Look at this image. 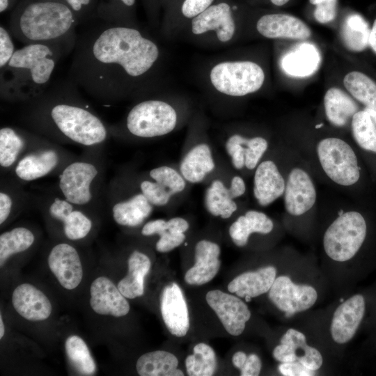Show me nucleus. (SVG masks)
I'll return each instance as SVG.
<instances>
[{
	"label": "nucleus",
	"mask_w": 376,
	"mask_h": 376,
	"mask_svg": "<svg viewBox=\"0 0 376 376\" xmlns=\"http://www.w3.org/2000/svg\"><path fill=\"white\" fill-rule=\"evenodd\" d=\"M159 56L155 42L137 29L103 24L78 36L68 77L91 96L109 101L149 73Z\"/></svg>",
	"instance_id": "f257e3e1"
},
{
	"label": "nucleus",
	"mask_w": 376,
	"mask_h": 376,
	"mask_svg": "<svg viewBox=\"0 0 376 376\" xmlns=\"http://www.w3.org/2000/svg\"><path fill=\"white\" fill-rule=\"evenodd\" d=\"M78 88L68 77L49 85L31 101V124L39 130H54L81 145L99 144L107 136V127L84 104Z\"/></svg>",
	"instance_id": "f03ea898"
},
{
	"label": "nucleus",
	"mask_w": 376,
	"mask_h": 376,
	"mask_svg": "<svg viewBox=\"0 0 376 376\" xmlns=\"http://www.w3.org/2000/svg\"><path fill=\"white\" fill-rule=\"evenodd\" d=\"M75 47L65 42L26 44L16 49L10 61L0 68V94L3 100L27 102L43 93L59 61Z\"/></svg>",
	"instance_id": "7ed1b4c3"
},
{
	"label": "nucleus",
	"mask_w": 376,
	"mask_h": 376,
	"mask_svg": "<svg viewBox=\"0 0 376 376\" xmlns=\"http://www.w3.org/2000/svg\"><path fill=\"white\" fill-rule=\"evenodd\" d=\"M77 24L64 0H29L14 13L9 31L25 45L65 42L75 47Z\"/></svg>",
	"instance_id": "20e7f679"
},
{
	"label": "nucleus",
	"mask_w": 376,
	"mask_h": 376,
	"mask_svg": "<svg viewBox=\"0 0 376 376\" xmlns=\"http://www.w3.org/2000/svg\"><path fill=\"white\" fill-rule=\"evenodd\" d=\"M368 233V223L363 214L354 210L343 212L332 222L324 235V251L335 261L350 260L361 250Z\"/></svg>",
	"instance_id": "39448f33"
},
{
	"label": "nucleus",
	"mask_w": 376,
	"mask_h": 376,
	"mask_svg": "<svg viewBox=\"0 0 376 376\" xmlns=\"http://www.w3.org/2000/svg\"><path fill=\"white\" fill-rule=\"evenodd\" d=\"M320 163L327 175L342 186H352L361 178V167L352 148L343 140L329 137L317 146Z\"/></svg>",
	"instance_id": "423d86ee"
},
{
	"label": "nucleus",
	"mask_w": 376,
	"mask_h": 376,
	"mask_svg": "<svg viewBox=\"0 0 376 376\" xmlns=\"http://www.w3.org/2000/svg\"><path fill=\"white\" fill-rule=\"evenodd\" d=\"M176 123V112L170 104L162 100H147L129 111L126 128L135 136L152 138L171 132Z\"/></svg>",
	"instance_id": "0eeeda50"
},
{
	"label": "nucleus",
	"mask_w": 376,
	"mask_h": 376,
	"mask_svg": "<svg viewBox=\"0 0 376 376\" xmlns=\"http://www.w3.org/2000/svg\"><path fill=\"white\" fill-rule=\"evenodd\" d=\"M210 80L219 92L230 96H243L259 90L263 84V69L251 61L223 62L211 70Z\"/></svg>",
	"instance_id": "6e6552de"
},
{
	"label": "nucleus",
	"mask_w": 376,
	"mask_h": 376,
	"mask_svg": "<svg viewBox=\"0 0 376 376\" xmlns=\"http://www.w3.org/2000/svg\"><path fill=\"white\" fill-rule=\"evenodd\" d=\"M268 296L287 318L311 308L318 299L317 291L313 287L295 284L287 276L276 277Z\"/></svg>",
	"instance_id": "1a4fd4ad"
},
{
	"label": "nucleus",
	"mask_w": 376,
	"mask_h": 376,
	"mask_svg": "<svg viewBox=\"0 0 376 376\" xmlns=\"http://www.w3.org/2000/svg\"><path fill=\"white\" fill-rule=\"evenodd\" d=\"M205 299L229 334H242L251 318V311L242 299L219 290L209 291Z\"/></svg>",
	"instance_id": "9d476101"
},
{
	"label": "nucleus",
	"mask_w": 376,
	"mask_h": 376,
	"mask_svg": "<svg viewBox=\"0 0 376 376\" xmlns=\"http://www.w3.org/2000/svg\"><path fill=\"white\" fill-rule=\"evenodd\" d=\"M97 173L96 167L88 162L69 164L59 178V188L65 198L74 205L88 203L92 198L91 185Z\"/></svg>",
	"instance_id": "9b49d317"
},
{
	"label": "nucleus",
	"mask_w": 376,
	"mask_h": 376,
	"mask_svg": "<svg viewBox=\"0 0 376 376\" xmlns=\"http://www.w3.org/2000/svg\"><path fill=\"white\" fill-rule=\"evenodd\" d=\"M366 308V300L362 294L354 295L337 307L330 327L334 342L345 344L352 339L364 318Z\"/></svg>",
	"instance_id": "f8f14e48"
},
{
	"label": "nucleus",
	"mask_w": 376,
	"mask_h": 376,
	"mask_svg": "<svg viewBox=\"0 0 376 376\" xmlns=\"http://www.w3.org/2000/svg\"><path fill=\"white\" fill-rule=\"evenodd\" d=\"M160 309L169 332L177 337L185 336L189 328V311L183 292L177 283L169 284L164 288Z\"/></svg>",
	"instance_id": "ddd939ff"
},
{
	"label": "nucleus",
	"mask_w": 376,
	"mask_h": 376,
	"mask_svg": "<svg viewBox=\"0 0 376 376\" xmlns=\"http://www.w3.org/2000/svg\"><path fill=\"white\" fill-rule=\"evenodd\" d=\"M315 201L316 191L309 175L301 169H293L284 191L286 211L294 216L301 215L313 206Z\"/></svg>",
	"instance_id": "4468645a"
},
{
	"label": "nucleus",
	"mask_w": 376,
	"mask_h": 376,
	"mask_svg": "<svg viewBox=\"0 0 376 376\" xmlns=\"http://www.w3.org/2000/svg\"><path fill=\"white\" fill-rule=\"evenodd\" d=\"M49 267L60 284L72 290L81 283L83 269L77 250L71 245L61 243L52 249L48 257Z\"/></svg>",
	"instance_id": "2eb2a0df"
},
{
	"label": "nucleus",
	"mask_w": 376,
	"mask_h": 376,
	"mask_svg": "<svg viewBox=\"0 0 376 376\" xmlns=\"http://www.w3.org/2000/svg\"><path fill=\"white\" fill-rule=\"evenodd\" d=\"M235 29L233 8L226 1L212 3L191 19V30L194 34L216 31L217 38L221 42L230 40Z\"/></svg>",
	"instance_id": "dca6fc26"
},
{
	"label": "nucleus",
	"mask_w": 376,
	"mask_h": 376,
	"mask_svg": "<svg viewBox=\"0 0 376 376\" xmlns=\"http://www.w3.org/2000/svg\"><path fill=\"white\" fill-rule=\"evenodd\" d=\"M90 304L100 315L122 317L130 311V304L118 287L107 277L100 276L91 285Z\"/></svg>",
	"instance_id": "f3484780"
},
{
	"label": "nucleus",
	"mask_w": 376,
	"mask_h": 376,
	"mask_svg": "<svg viewBox=\"0 0 376 376\" xmlns=\"http://www.w3.org/2000/svg\"><path fill=\"white\" fill-rule=\"evenodd\" d=\"M219 246L213 242L203 240L195 246V264L185 275L189 285H203L212 281L217 274L221 261Z\"/></svg>",
	"instance_id": "a211bd4d"
},
{
	"label": "nucleus",
	"mask_w": 376,
	"mask_h": 376,
	"mask_svg": "<svg viewBox=\"0 0 376 376\" xmlns=\"http://www.w3.org/2000/svg\"><path fill=\"white\" fill-rule=\"evenodd\" d=\"M258 31L268 38L305 40L310 37V28L300 19L288 14L263 15L256 24Z\"/></svg>",
	"instance_id": "6ab92c4d"
},
{
	"label": "nucleus",
	"mask_w": 376,
	"mask_h": 376,
	"mask_svg": "<svg viewBox=\"0 0 376 376\" xmlns=\"http://www.w3.org/2000/svg\"><path fill=\"white\" fill-rule=\"evenodd\" d=\"M12 302L15 311L30 321L46 320L52 310L46 295L29 283L21 284L14 290Z\"/></svg>",
	"instance_id": "aec40b11"
},
{
	"label": "nucleus",
	"mask_w": 376,
	"mask_h": 376,
	"mask_svg": "<svg viewBox=\"0 0 376 376\" xmlns=\"http://www.w3.org/2000/svg\"><path fill=\"white\" fill-rule=\"evenodd\" d=\"M285 182L274 162L267 160L257 167L253 179V195L261 206H267L285 191Z\"/></svg>",
	"instance_id": "412c9836"
},
{
	"label": "nucleus",
	"mask_w": 376,
	"mask_h": 376,
	"mask_svg": "<svg viewBox=\"0 0 376 376\" xmlns=\"http://www.w3.org/2000/svg\"><path fill=\"white\" fill-rule=\"evenodd\" d=\"M276 275V269L273 266L246 272L233 279L228 285V290L249 301L251 298L269 292Z\"/></svg>",
	"instance_id": "4be33fe9"
},
{
	"label": "nucleus",
	"mask_w": 376,
	"mask_h": 376,
	"mask_svg": "<svg viewBox=\"0 0 376 376\" xmlns=\"http://www.w3.org/2000/svg\"><path fill=\"white\" fill-rule=\"evenodd\" d=\"M320 61L318 49L309 42H302L283 56L281 67L285 73L291 77H306L318 70Z\"/></svg>",
	"instance_id": "5701e85b"
},
{
	"label": "nucleus",
	"mask_w": 376,
	"mask_h": 376,
	"mask_svg": "<svg viewBox=\"0 0 376 376\" xmlns=\"http://www.w3.org/2000/svg\"><path fill=\"white\" fill-rule=\"evenodd\" d=\"M150 267V260L146 254L139 251L131 253L128 259V273L117 285L126 298L132 299L143 295L144 278Z\"/></svg>",
	"instance_id": "b1692460"
},
{
	"label": "nucleus",
	"mask_w": 376,
	"mask_h": 376,
	"mask_svg": "<svg viewBox=\"0 0 376 376\" xmlns=\"http://www.w3.org/2000/svg\"><path fill=\"white\" fill-rule=\"evenodd\" d=\"M214 166L210 148L205 143H201L193 147L185 155L180 170L186 180L197 183L212 171Z\"/></svg>",
	"instance_id": "393cba45"
},
{
	"label": "nucleus",
	"mask_w": 376,
	"mask_h": 376,
	"mask_svg": "<svg viewBox=\"0 0 376 376\" xmlns=\"http://www.w3.org/2000/svg\"><path fill=\"white\" fill-rule=\"evenodd\" d=\"M273 228V221L265 213L249 210L231 224L229 235L234 244L242 247L247 244L251 233L267 234Z\"/></svg>",
	"instance_id": "a878e982"
},
{
	"label": "nucleus",
	"mask_w": 376,
	"mask_h": 376,
	"mask_svg": "<svg viewBox=\"0 0 376 376\" xmlns=\"http://www.w3.org/2000/svg\"><path fill=\"white\" fill-rule=\"evenodd\" d=\"M178 360L172 353L156 350L141 355L137 360L136 368L141 376H183L178 369Z\"/></svg>",
	"instance_id": "bb28decb"
},
{
	"label": "nucleus",
	"mask_w": 376,
	"mask_h": 376,
	"mask_svg": "<svg viewBox=\"0 0 376 376\" xmlns=\"http://www.w3.org/2000/svg\"><path fill=\"white\" fill-rule=\"evenodd\" d=\"M324 106L328 120L336 127L346 125L358 111L354 100L340 88H330L325 93Z\"/></svg>",
	"instance_id": "cd10ccee"
},
{
	"label": "nucleus",
	"mask_w": 376,
	"mask_h": 376,
	"mask_svg": "<svg viewBox=\"0 0 376 376\" xmlns=\"http://www.w3.org/2000/svg\"><path fill=\"white\" fill-rule=\"evenodd\" d=\"M58 162V156L55 150H41L21 159L15 167V173L22 180H34L47 175Z\"/></svg>",
	"instance_id": "c85d7f7f"
},
{
	"label": "nucleus",
	"mask_w": 376,
	"mask_h": 376,
	"mask_svg": "<svg viewBox=\"0 0 376 376\" xmlns=\"http://www.w3.org/2000/svg\"><path fill=\"white\" fill-rule=\"evenodd\" d=\"M152 210V205L141 193L116 203L112 213L115 221L119 225L134 227L143 223Z\"/></svg>",
	"instance_id": "c756f323"
},
{
	"label": "nucleus",
	"mask_w": 376,
	"mask_h": 376,
	"mask_svg": "<svg viewBox=\"0 0 376 376\" xmlns=\"http://www.w3.org/2000/svg\"><path fill=\"white\" fill-rule=\"evenodd\" d=\"M281 343L288 345L296 357V361L312 370L319 369L323 362L320 352L306 343L304 334L296 329H289L281 337Z\"/></svg>",
	"instance_id": "7c9ffc66"
},
{
	"label": "nucleus",
	"mask_w": 376,
	"mask_h": 376,
	"mask_svg": "<svg viewBox=\"0 0 376 376\" xmlns=\"http://www.w3.org/2000/svg\"><path fill=\"white\" fill-rule=\"evenodd\" d=\"M370 29L364 18L357 13L349 15L343 22L340 36L345 47L350 51L359 52L368 44Z\"/></svg>",
	"instance_id": "2f4dec72"
},
{
	"label": "nucleus",
	"mask_w": 376,
	"mask_h": 376,
	"mask_svg": "<svg viewBox=\"0 0 376 376\" xmlns=\"http://www.w3.org/2000/svg\"><path fill=\"white\" fill-rule=\"evenodd\" d=\"M207 210L213 216L228 219L236 211L237 206L222 181L215 180L205 191L204 198Z\"/></svg>",
	"instance_id": "473e14b6"
},
{
	"label": "nucleus",
	"mask_w": 376,
	"mask_h": 376,
	"mask_svg": "<svg viewBox=\"0 0 376 376\" xmlns=\"http://www.w3.org/2000/svg\"><path fill=\"white\" fill-rule=\"evenodd\" d=\"M346 89L365 108L376 110V82L359 71L347 73L343 79Z\"/></svg>",
	"instance_id": "72a5a7b5"
},
{
	"label": "nucleus",
	"mask_w": 376,
	"mask_h": 376,
	"mask_svg": "<svg viewBox=\"0 0 376 376\" xmlns=\"http://www.w3.org/2000/svg\"><path fill=\"white\" fill-rule=\"evenodd\" d=\"M354 139L363 151L376 155V125L366 110L358 111L351 120Z\"/></svg>",
	"instance_id": "f704fd0d"
},
{
	"label": "nucleus",
	"mask_w": 376,
	"mask_h": 376,
	"mask_svg": "<svg viewBox=\"0 0 376 376\" xmlns=\"http://www.w3.org/2000/svg\"><path fill=\"white\" fill-rule=\"evenodd\" d=\"M193 352L185 359V367L188 375H212L217 368V359L214 350L210 345L201 343L194 346Z\"/></svg>",
	"instance_id": "c9c22d12"
},
{
	"label": "nucleus",
	"mask_w": 376,
	"mask_h": 376,
	"mask_svg": "<svg viewBox=\"0 0 376 376\" xmlns=\"http://www.w3.org/2000/svg\"><path fill=\"white\" fill-rule=\"evenodd\" d=\"M34 235L31 230L24 227H17L0 235V265L13 254L28 249L34 242Z\"/></svg>",
	"instance_id": "e433bc0d"
},
{
	"label": "nucleus",
	"mask_w": 376,
	"mask_h": 376,
	"mask_svg": "<svg viewBox=\"0 0 376 376\" xmlns=\"http://www.w3.org/2000/svg\"><path fill=\"white\" fill-rule=\"evenodd\" d=\"M65 352L71 364L83 375H92L96 370L95 363L84 340L78 336L68 337Z\"/></svg>",
	"instance_id": "4c0bfd02"
},
{
	"label": "nucleus",
	"mask_w": 376,
	"mask_h": 376,
	"mask_svg": "<svg viewBox=\"0 0 376 376\" xmlns=\"http://www.w3.org/2000/svg\"><path fill=\"white\" fill-rule=\"evenodd\" d=\"M189 223L182 217H173L166 221L159 239L156 243V249L160 253L169 252L179 246L185 240L184 233L189 228Z\"/></svg>",
	"instance_id": "58836bf2"
},
{
	"label": "nucleus",
	"mask_w": 376,
	"mask_h": 376,
	"mask_svg": "<svg viewBox=\"0 0 376 376\" xmlns=\"http://www.w3.org/2000/svg\"><path fill=\"white\" fill-rule=\"evenodd\" d=\"M25 139L19 131L10 127L0 130V164L7 168L16 161L24 146Z\"/></svg>",
	"instance_id": "ea45409f"
},
{
	"label": "nucleus",
	"mask_w": 376,
	"mask_h": 376,
	"mask_svg": "<svg viewBox=\"0 0 376 376\" xmlns=\"http://www.w3.org/2000/svg\"><path fill=\"white\" fill-rule=\"evenodd\" d=\"M150 176L169 190L172 195L182 191L186 186L185 179L171 167L162 166L152 169Z\"/></svg>",
	"instance_id": "a19ab883"
},
{
	"label": "nucleus",
	"mask_w": 376,
	"mask_h": 376,
	"mask_svg": "<svg viewBox=\"0 0 376 376\" xmlns=\"http://www.w3.org/2000/svg\"><path fill=\"white\" fill-rule=\"evenodd\" d=\"M62 222L65 235L72 240L85 237L92 227L91 221L84 213L74 210Z\"/></svg>",
	"instance_id": "79ce46f5"
},
{
	"label": "nucleus",
	"mask_w": 376,
	"mask_h": 376,
	"mask_svg": "<svg viewBox=\"0 0 376 376\" xmlns=\"http://www.w3.org/2000/svg\"><path fill=\"white\" fill-rule=\"evenodd\" d=\"M237 136L239 142L244 148L245 166L248 169L252 170L256 168L262 156L267 150L268 143L267 140L261 136L251 139H246L239 134H237Z\"/></svg>",
	"instance_id": "37998d69"
},
{
	"label": "nucleus",
	"mask_w": 376,
	"mask_h": 376,
	"mask_svg": "<svg viewBox=\"0 0 376 376\" xmlns=\"http://www.w3.org/2000/svg\"><path fill=\"white\" fill-rule=\"evenodd\" d=\"M141 193L148 201L155 206H163L168 203L171 193L157 182L144 180L140 185Z\"/></svg>",
	"instance_id": "c03bdc74"
},
{
	"label": "nucleus",
	"mask_w": 376,
	"mask_h": 376,
	"mask_svg": "<svg viewBox=\"0 0 376 376\" xmlns=\"http://www.w3.org/2000/svg\"><path fill=\"white\" fill-rule=\"evenodd\" d=\"M309 1L315 6L313 15L319 23L327 24L336 18L338 0H309Z\"/></svg>",
	"instance_id": "a18cd8bd"
},
{
	"label": "nucleus",
	"mask_w": 376,
	"mask_h": 376,
	"mask_svg": "<svg viewBox=\"0 0 376 376\" xmlns=\"http://www.w3.org/2000/svg\"><path fill=\"white\" fill-rule=\"evenodd\" d=\"M13 37L9 29L0 26V68L10 61L16 51Z\"/></svg>",
	"instance_id": "49530a36"
},
{
	"label": "nucleus",
	"mask_w": 376,
	"mask_h": 376,
	"mask_svg": "<svg viewBox=\"0 0 376 376\" xmlns=\"http://www.w3.org/2000/svg\"><path fill=\"white\" fill-rule=\"evenodd\" d=\"M226 150L231 157V162L236 169H241L245 166L244 148L241 144L237 134L231 136L226 143Z\"/></svg>",
	"instance_id": "de8ad7c7"
},
{
	"label": "nucleus",
	"mask_w": 376,
	"mask_h": 376,
	"mask_svg": "<svg viewBox=\"0 0 376 376\" xmlns=\"http://www.w3.org/2000/svg\"><path fill=\"white\" fill-rule=\"evenodd\" d=\"M215 0H182L180 6L182 15L189 19H193L209 6Z\"/></svg>",
	"instance_id": "09e8293b"
},
{
	"label": "nucleus",
	"mask_w": 376,
	"mask_h": 376,
	"mask_svg": "<svg viewBox=\"0 0 376 376\" xmlns=\"http://www.w3.org/2000/svg\"><path fill=\"white\" fill-rule=\"evenodd\" d=\"M278 369L284 376H311L315 373L297 361L281 363Z\"/></svg>",
	"instance_id": "8fccbe9b"
},
{
	"label": "nucleus",
	"mask_w": 376,
	"mask_h": 376,
	"mask_svg": "<svg viewBox=\"0 0 376 376\" xmlns=\"http://www.w3.org/2000/svg\"><path fill=\"white\" fill-rule=\"evenodd\" d=\"M73 210L71 203L65 200L56 198L49 207L51 215L56 219L63 221Z\"/></svg>",
	"instance_id": "3c124183"
},
{
	"label": "nucleus",
	"mask_w": 376,
	"mask_h": 376,
	"mask_svg": "<svg viewBox=\"0 0 376 376\" xmlns=\"http://www.w3.org/2000/svg\"><path fill=\"white\" fill-rule=\"evenodd\" d=\"M262 363L258 355L250 354L247 355V359L240 369L242 376H258L261 370Z\"/></svg>",
	"instance_id": "603ef678"
},
{
	"label": "nucleus",
	"mask_w": 376,
	"mask_h": 376,
	"mask_svg": "<svg viewBox=\"0 0 376 376\" xmlns=\"http://www.w3.org/2000/svg\"><path fill=\"white\" fill-rule=\"evenodd\" d=\"M274 359L281 363L296 361V357L290 347L284 343L277 345L273 350Z\"/></svg>",
	"instance_id": "864d4df0"
},
{
	"label": "nucleus",
	"mask_w": 376,
	"mask_h": 376,
	"mask_svg": "<svg viewBox=\"0 0 376 376\" xmlns=\"http://www.w3.org/2000/svg\"><path fill=\"white\" fill-rule=\"evenodd\" d=\"M74 13L77 21L92 3V0H64Z\"/></svg>",
	"instance_id": "5fc2aeb1"
},
{
	"label": "nucleus",
	"mask_w": 376,
	"mask_h": 376,
	"mask_svg": "<svg viewBox=\"0 0 376 376\" xmlns=\"http://www.w3.org/2000/svg\"><path fill=\"white\" fill-rule=\"evenodd\" d=\"M12 199L5 192L0 193V224H2L8 217L12 208Z\"/></svg>",
	"instance_id": "6e6d98bb"
},
{
	"label": "nucleus",
	"mask_w": 376,
	"mask_h": 376,
	"mask_svg": "<svg viewBox=\"0 0 376 376\" xmlns=\"http://www.w3.org/2000/svg\"><path fill=\"white\" fill-rule=\"evenodd\" d=\"M228 189L233 199L242 196L246 190L244 180L240 176H234Z\"/></svg>",
	"instance_id": "4d7b16f0"
},
{
	"label": "nucleus",
	"mask_w": 376,
	"mask_h": 376,
	"mask_svg": "<svg viewBox=\"0 0 376 376\" xmlns=\"http://www.w3.org/2000/svg\"><path fill=\"white\" fill-rule=\"evenodd\" d=\"M166 223V220L164 219H155L150 221L146 223L141 230L142 235L145 236L152 235L154 234H159L164 227Z\"/></svg>",
	"instance_id": "13d9d810"
},
{
	"label": "nucleus",
	"mask_w": 376,
	"mask_h": 376,
	"mask_svg": "<svg viewBox=\"0 0 376 376\" xmlns=\"http://www.w3.org/2000/svg\"><path fill=\"white\" fill-rule=\"evenodd\" d=\"M246 359L247 355L244 352L238 351L233 354L232 363L235 368L240 370L244 366Z\"/></svg>",
	"instance_id": "bf43d9fd"
},
{
	"label": "nucleus",
	"mask_w": 376,
	"mask_h": 376,
	"mask_svg": "<svg viewBox=\"0 0 376 376\" xmlns=\"http://www.w3.org/2000/svg\"><path fill=\"white\" fill-rule=\"evenodd\" d=\"M368 44L373 52L376 54V19L370 29Z\"/></svg>",
	"instance_id": "052dcab7"
},
{
	"label": "nucleus",
	"mask_w": 376,
	"mask_h": 376,
	"mask_svg": "<svg viewBox=\"0 0 376 376\" xmlns=\"http://www.w3.org/2000/svg\"><path fill=\"white\" fill-rule=\"evenodd\" d=\"M10 5V0H0V12H5Z\"/></svg>",
	"instance_id": "680f3d73"
},
{
	"label": "nucleus",
	"mask_w": 376,
	"mask_h": 376,
	"mask_svg": "<svg viewBox=\"0 0 376 376\" xmlns=\"http://www.w3.org/2000/svg\"><path fill=\"white\" fill-rule=\"evenodd\" d=\"M119 3L125 8H132L136 2V0H118Z\"/></svg>",
	"instance_id": "e2e57ef3"
},
{
	"label": "nucleus",
	"mask_w": 376,
	"mask_h": 376,
	"mask_svg": "<svg viewBox=\"0 0 376 376\" xmlns=\"http://www.w3.org/2000/svg\"><path fill=\"white\" fill-rule=\"evenodd\" d=\"M271 3L276 6H282L286 4L290 0H269Z\"/></svg>",
	"instance_id": "0e129e2a"
},
{
	"label": "nucleus",
	"mask_w": 376,
	"mask_h": 376,
	"mask_svg": "<svg viewBox=\"0 0 376 376\" xmlns=\"http://www.w3.org/2000/svg\"><path fill=\"white\" fill-rule=\"evenodd\" d=\"M364 109H366L369 113V114L370 115L373 120L374 121L375 124L376 125V110L367 109V108H365Z\"/></svg>",
	"instance_id": "69168bd1"
},
{
	"label": "nucleus",
	"mask_w": 376,
	"mask_h": 376,
	"mask_svg": "<svg viewBox=\"0 0 376 376\" xmlns=\"http://www.w3.org/2000/svg\"><path fill=\"white\" fill-rule=\"evenodd\" d=\"M4 334V325L1 315H0V338H2Z\"/></svg>",
	"instance_id": "338daca9"
},
{
	"label": "nucleus",
	"mask_w": 376,
	"mask_h": 376,
	"mask_svg": "<svg viewBox=\"0 0 376 376\" xmlns=\"http://www.w3.org/2000/svg\"><path fill=\"white\" fill-rule=\"evenodd\" d=\"M375 316H376V306H375Z\"/></svg>",
	"instance_id": "774afa93"
}]
</instances>
